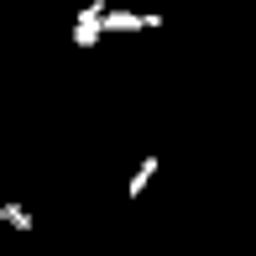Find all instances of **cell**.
Returning <instances> with one entry per match:
<instances>
[{"mask_svg":"<svg viewBox=\"0 0 256 256\" xmlns=\"http://www.w3.org/2000/svg\"><path fill=\"white\" fill-rule=\"evenodd\" d=\"M104 0H94V6H84L78 10V26H74V48H94L100 42V21H104Z\"/></svg>","mask_w":256,"mask_h":256,"instance_id":"1","label":"cell"},{"mask_svg":"<svg viewBox=\"0 0 256 256\" xmlns=\"http://www.w3.org/2000/svg\"><path fill=\"white\" fill-rule=\"evenodd\" d=\"M0 220H6V204H0Z\"/></svg>","mask_w":256,"mask_h":256,"instance_id":"5","label":"cell"},{"mask_svg":"<svg viewBox=\"0 0 256 256\" xmlns=\"http://www.w3.org/2000/svg\"><path fill=\"white\" fill-rule=\"evenodd\" d=\"M146 26H162V16H131V10H104L100 32H146Z\"/></svg>","mask_w":256,"mask_h":256,"instance_id":"2","label":"cell"},{"mask_svg":"<svg viewBox=\"0 0 256 256\" xmlns=\"http://www.w3.org/2000/svg\"><path fill=\"white\" fill-rule=\"evenodd\" d=\"M6 220H10V225H16V230H32V214H26V209H21V204H6Z\"/></svg>","mask_w":256,"mask_h":256,"instance_id":"4","label":"cell"},{"mask_svg":"<svg viewBox=\"0 0 256 256\" xmlns=\"http://www.w3.org/2000/svg\"><path fill=\"white\" fill-rule=\"evenodd\" d=\"M152 172H157V152H146L142 168H136V178H131V199H142V188L152 183Z\"/></svg>","mask_w":256,"mask_h":256,"instance_id":"3","label":"cell"}]
</instances>
